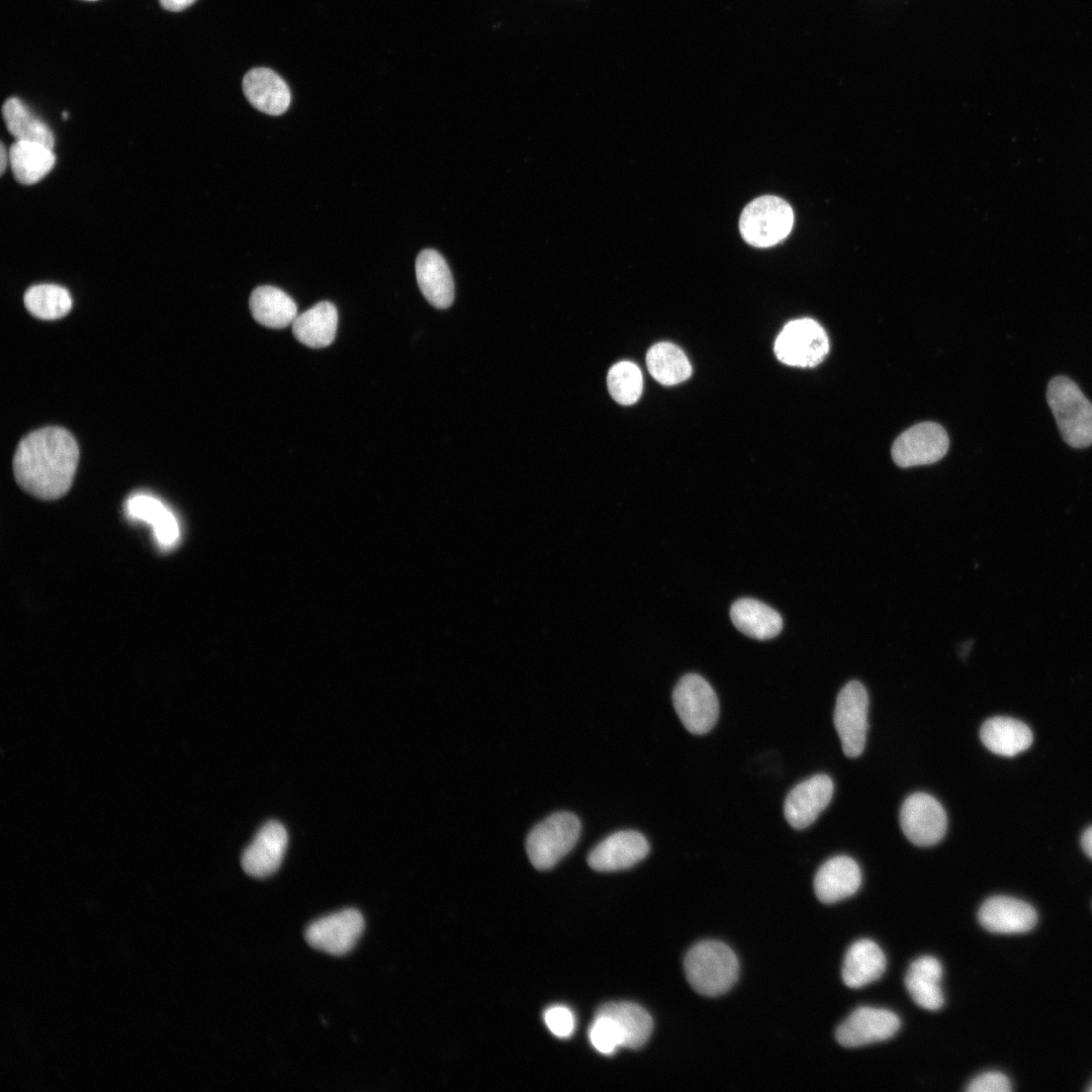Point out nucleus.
Returning a JSON list of instances; mask_svg holds the SVG:
<instances>
[{"label": "nucleus", "mask_w": 1092, "mask_h": 1092, "mask_svg": "<svg viewBox=\"0 0 1092 1092\" xmlns=\"http://www.w3.org/2000/svg\"><path fill=\"white\" fill-rule=\"evenodd\" d=\"M78 461L79 448L73 435L60 427H47L20 440L13 457V472L28 493L55 499L71 487Z\"/></svg>", "instance_id": "1"}, {"label": "nucleus", "mask_w": 1092, "mask_h": 1092, "mask_svg": "<svg viewBox=\"0 0 1092 1092\" xmlns=\"http://www.w3.org/2000/svg\"><path fill=\"white\" fill-rule=\"evenodd\" d=\"M684 969L694 990L701 995L714 997L726 993L734 985L739 965L729 946L720 941L705 940L688 951Z\"/></svg>", "instance_id": "2"}, {"label": "nucleus", "mask_w": 1092, "mask_h": 1092, "mask_svg": "<svg viewBox=\"0 0 1092 1092\" xmlns=\"http://www.w3.org/2000/svg\"><path fill=\"white\" fill-rule=\"evenodd\" d=\"M1046 400L1068 445L1074 448L1092 445V403L1073 380L1065 376L1053 378Z\"/></svg>", "instance_id": "3"}, {"label": "nucleus", "mask_w": 1092, "mask_h": 1092, "mask_svg": "<svg viewBox=\"0 0 1092 1092\" xmlns=\"http://www.w3.org/2000/svg\"><path fill=\"white\" fill-rule=\"evenodd\" d=\"M579 819L570 812H557L538 823L528 834L526 850L531 863L540 871L553 868L577 842Z\"/></svg>", "instance_id": "4"}, {"label": "nucleus", "mask_w": 1092, "mask_h": 1092, "mask_svg": "<svg viewBox=\"0 0 1092 1092\" xmlns=\"http://www.w3.org/2000/svg\"><path fill=\"white\" fill-rule=\"evenodd\" d=\"M794 212L784 199L764 195L749 202L739 218L742 238L756 248L777 245L791 233Z\"/></svg>", "instance_id": "5"}, {"label": "nucleus", "mask_w": 1092, "mask_h": 1092, "mask_svg": "<svg viewBox=\"0 0 1092 1092\" xmlns=\"http://www.w3.org/2000/svg\"><path fill=\"white\" fill-rule=\"evenodd\" d=\"M674 710L692 734L709 732L719 717V702L711 685L701 675H684L672 692Z\"/></svg>", "instance_id": "6"}, {"label": "nucleus", "mask_w": 1092, "mask_h": 1092, "mask_svg": "<svg viewBox=\"0 0 1092 1092\" xmlns=\"http://www.w3.org/2000/svg\"><path fill=\"white\" fill-rule=\"evenodd\" d=\"M777 358L790 366L814 367L829 351V341L823 328L811 318L788 323L776 339Z\"/></svg>", "instance_id": "7"}, {"label": "nucleus", "mask_w": 1092, "mask_h": 1092, "mask_svg": "<svg viewBox=\"0 0 1092 1092\" xmlns=\"http://www.w3.org/2000/svg\"><path fill=\"white\" fill-rule=\"evenodd\" d=\"M868 708V693L857 680L848 681L837 695L833 722L847 757H856L864 749Z\"/></svg>", "instance_id": "8"}, {"label": "nucleus", "mask_w": 1092, "mask_h": 1092, "mask_svg": "<svg viewBox=\"0 0 1092 1092\" xmlns=\"http://www.w3.org/2000/svg\"><path fill=\"white\" fill-rule=\"evenodd\" d=\"M946 824L943 807L928 794H913L901 807V829L917 846H931L939 842L945 834Z\"/></svg>", "instance_id": "9"}, {"label": "nucleus", "mask_w": 1092, "mask_h": 1092, "mask_svg": "<svg viewBox=\"0 0 1092 1092\" xmlns=\"http://www.w3.org/2000/svg\"><path fill=\"white\" fill-rule=\"evenodd\" d=\"M948 437L938 424L925 422L903 432L892 446V458L900 467L927 465L947 452Z\"/></svg>", "instance_id": "10"}, {"label": "nucleus", "mask_w": 1092, "mask_h": 1092, "mask_svg": "<svg viewBox=\"0 0 1092 1092\" xmlns=\"http://www.w3.org/2000/svg\"><path fill=\"white\" fill-rule=\"evenodd\" d=\"M364 928V919L356 909H345L312 922L305 931L312 947L340 956L353 948Z\"/></svg>", "instance_id": "11"}, {"label": "nucleus", "mask_w": 1092, "mask_h": 1092, "mask_svg": "<svg viewBox=\"0 0 1092 1092\" xmlns=\"http://www.w3.org/2000/svg\"><path fill=\"white\" fill-rule=\"evenodd\" d=\"M900 1028V1019L894 1012L870 1006H860L837 1027L835 1038L845 1048H858L892 1037Z\"/></svg>", "instance_id": "12"}, {"label": "nucleus", "mask_w": 1092, "mask_h": 1092, "mask_svg": "<svg viewBox=\"0 0 1092 1092\" xmlns=\"http://www.w3.org/2000/svg\"><path fill=\"white\" fill-rule=\"evenodd\" d=\"M833 795V783L823 774L815 775L794 787L787 795L784 814L795 829L810 826L828 806Z\"/></svg>", "instance_id": "13"}, {"label": "nucleus", "mask_w": 1092, "mask_h": 1092, "mask_svg": "<svg viewBox=\"0 0 1092 1092\" xmlns=\"http://www.w3.org/2000/svg\"><path fill=\"white\" fill-rule=\"evenodd\" d=\"M648 852V841L640 832L622 830L597 844L587 856V863L598 872L620 871L633 867Z\"/></svg>", "instance_id": "14"}, {"label": "nucleus", "mask_w": 1092, "mask_h": 1092, "mask_svg": "<svg viewBox=\"0 0 1092 1092\" xmlns=\"http://www.w3.org/2000/svg\"><path fill=\"white\" fill-rule=\"evenodd\" d=\"M287 842L285 827L277 821L267 822L245 848L241 858L242 868L256 878L273 874L282 862Z\"/></svg>", "instance_id": "15"}, {"label": "nucleus", "mask_w": 1092, "mask_h": 1092, "mask_svg": "<svg viewBox=\"0 0 1092 1092\" xmlns=\"http://www.w3.org/2000/svg\"><path fill=\"white\" fill-rule=\"evenodd\" d=\"M978 920L993 933H1023L1034 927L1037 914L1025 901L1009 896H993L981 905Z\"/></svg>", "instance_id": "16"}, {"label": "nucleus", "mask_w": 1092, "mask_h": 1092, "mask_svg": "<svg viewBox=\"0 0 1092 1092\" xmlns=\"http://www.w3.org/2000/svg\"><path fill=\"white\" fill-rule=\"evenodd\" d=\"M124 510L128 518L152 527L161 549L170 550L178 544L181 536L179 523L161 499L149 493H135L127 498Z\"/></svg>", "instance_id": "17"}, {"label": "nucleus", "mask_w": 1092, "mask_h": 1092, "mask_svg": "<svg viewBox=\"0 0 1092 1092\" xmlns=\"http://www.w3.org/2000/svg\"><path fill=\"white\" fill-rule=\"evenodd\" d=\"M861 884V872L854 859L838 855L826 860L814 878V892L825 904L839 902L853 895Z\"/></svg>", "instance_id": "18"}, {"label": "nucleus", "mask_w": 1092, "mask_h": 1092, "mask_svg": "<svg viewBox=\"0 0 1092 1092\" xmlns=\"http://www.w3.org/2000/svg\"><path fill=\"white\" fill-rule=\"evenodd\" d=\"M243 91L251 105L270 115L284 113L291 100L285 81L268 68L250 70L243 79Z\"/></svg>", "instance_id": "19"}, {"label": "nucleus", "mask_w": 1092, "mask_h": 1092, "mask_svg": "<svg viewBox=\"0 0 1092 1092\" xmlns=\"http://www.w3.org/2000/svg\"><path fill=\"white\" fill-rule=\"evenodd\" d=\"M416 277L425 298L435 307L447 308L454 299L450 269L440 253L427 249L416 260Z\"/></svg>", "instance_id": "20"}, {"label": "nucleus", "mask_w": 1092, "mask_h": 1092, "mask_svg": "<svg viewBox=\"0 0 1092 1092\" xmlns=\"http://www.w3.org/2000/svg\"><path fill=\"white\" fill-rule=\"evenodd\" d=\"M942 966L931 956L914 960L906 973L905 986L913 1001L923 1009L936 1011L944 1003L940 986Z\"/></svg>", "instance_id": "21"}, {"label": "nucleus", "mask_w": 1092, "mask_h": 1092, "mask_svg": "<svg viewBox=\"0 0 1092 1092\" xmlns=\"http://www.w3.org/2000/svg\"><path fill=\"white\" fill-rule=\"evenodd\" d=\"M886 957L881 947L873 940L862 938L853 942L847 949L841 976L849 988H861L877 981L886 970Z\"/></svg>", "instance_id": "22"}, {"label": "nucleus", "mask_w": 1092, "mask_h": 1092, "mask_svg": "<svg viewBox=\"0 0 1092 1092\" xmlns=\"http://www.w3.org/2000/svg\"><path fill=\"white\" fill-rule=\"evenodd\" d=\"M983 744L993 753L1001 756H1015L1026 750L1032 743L1033 734L1023 722L1004 716L986 720L980 729Z\"/></svg>", "instance_id": "23"}, {"label": "nucleus", "mask_w": 1092, "mask_h": 1092, "mask_svg": "<svg viewBox=\"0 0 1092 1092\" xmlns=\"http://www.w3.org/2000/svg\"><path fill=\"white\" fill-rule=\"evenodd\" d=\"M730 618L741 633L758 640L771 639L783 628V619L776 610L750 598L737 600L731 606Z\"/></svg>", "instance_id": "24"}, {"label": "nucleus", "mask_w": 1092, "mask_h": 1092, "mask_svg": "<svg viewBox=\"0 0 1092 1092\" xmlns=\"http://www.w3.org/2000/svg\"><path fill=\"white\" fill-rule=\"evenodd\" d=\"M338 328V310L330 301H321L300 313L292 323L294 338L310 348L331 345Z\"/></svg>", "instance_id": "25"}, {"label": "nucleus", "mask_w": 1092, "mask_h": 1092, "mask_svg": "<svg viewBox=\"0 0 1092 1092\" xmlns=\"http://www.w3.org/2000/svg\"><path fill=\"white\" fill-rule=\"evenodd\" d=\"M249 306L255 321L270 329L286 328L297 316L294 300L283 290L270 285L256 287Z\"/></svg>", "instance_id": "26"}, {"label": "nucleus", "mask_w": 1092, "mask_h": 1092, "mask_svg": "<svg viewBox=\"0 0 1092 1092\" xmlns=\"http://www.w3.org/2000/svg\"><path fill=\"white\" fill-rule=\"evenodd\" d=\"M8 154L13 176L23 185L40 181L56 163L53 149L35 142L16 141L10 146Z\"/></svg>", "instance_id": "27"}, {"label": "nucleus", "mask_w": 1092, "mask_h": 1092, "mask_svg": "<svg viewBox=\"0 0 1092 1092\" xmlns=\"http://www.w3.org/2000/svg\"><path fill=\"white\" fill-rule=\"evenodd\" d=\"M598 1014L612 1018L622 1032L624 1048L639 1049L648 1040L653 1022L649 1013L631 1002H611L601 1006Z\"/></svg>", "instance_id": "28"}, {"label": "nucleus", "mask_w": 1092, "mask_h": 1092, "mask_svg": "<svg viewBox=\"0 0 1092 1092\" xmlns=\"http://www.w3.org/2000/svg\"><path fill=\"white\" fill-rule=\"evenodd\" d=\"M2 116L8 131L16 141L40 143L53 149L55 136L51 128L17 97L8 98L3 103Z\"/></svg>", "instance_id": "29"}, {"label": "nucleus", "mask_w": 1092, "mask_h": 1092, "mask_svg": "<svg viewBox=\"0 0 1092 1092\" xmlns=\"http://www.w3.org/2000/svg\"><path fill=\"white\" fill-rule=\"evenodd\" d=\"M646 364L651 376L663 385L678 384L692 374L686 354L668 342L653 345L647 352Z\"/></svg>", "instance_id": "30"}, {"label": "nucleus", "mask_w": 1092, "mask_h": 1092, "mask_svg": "<svg viewBox=\"0 0 1092 1092\" xmlns=\"http://www.w3.org/2000/svg\"><path fill=\"white\" fill-rule=\"evenodd\" d=\"M26 309L41 320H57L66 315L72 308L69 291L57 284H37L24 293Z\"/></svg>", "instance_id": "31"}, {"label": "nucleus", "mask_w": 1092, "mask_h": 1092, "mask_svg": "<svg viewBox=\"0 0 1092 1092\" xmlns=\"http://www.w3.org/2000/svg\"><path fill=\"white\" fill-rule=\"evenodd\" d=\"M608 389L615 401L623 405L635 403L642 392L643 378L638 366L630 361L613 365L607 376Z\"/></svg>", "instance_id": "32"}, {"label": "nucleus", "mask_w": 1092, "mask_h": 1092, "mask_svg": "<svg viewBox=\"0 0 1092 1092\" xmlns=\"http://www.w3.org/2000/svg\"><path fill=\"white\" fill-rule=\"evenodd\" d=\"M588 1039L595 1050L605 1056L624 1048V1039L616 1022L607 1015L596 1013L588 1028Z\"/></svg>", "instance_id": "33"}, {"label": "nucleus", "mask_w": 1092, "mask_h": 1092, "mask_svg": "<svg viewBox=\"0 0 1092 1092\" xmlns=\"http://www.w3.org/2000/svg\"><path fill=\"white\" fill-rule=\"evenodd\" d=\"M544 1021L548 1029L557 1037H570L575 1030V1016L563 1005H554L544 1012Z\"/></svg>", "instance_id": "34"}, {"label": "nucleus", "mask_w": 1092, "mask_h": 1092, "mask_svg": "<svg viewBox=\"0 0 1092 1092\" xmlns=\"http://www.w3.org/2000/svg\"><path fill=\"white\" fill-rule=\"evenodd\" d=\"M1012 1089L1006 1075L989 1071L975 1077L967 1087L968 1092H1008Z\"/></svg>", "instance_id": "35"}, {"label": "nucleus", "mask_w": 1092, "mask_h": 1092, "mask_svg": "<svg viewBox=\"0 0 1092 1092\" xmlns=\"http://www.w3.org/2000/svg\"><path fill=\"white\" fill-rule=\"evenodd\" d=\"M161 5L170 11H180L190 6L195 0H159Z\"/></svg>", "instance_id": "36"}, {"label": "nucleus", "mask_w": 1092, "mask_h": 1092, "mask_svg": "<svg viewBox=\"0 0 1092 1092\" xmlns=\"http://www.w3.org/2000/svg\"><path fill=\"white\" fill-rule=\"evenodd\" d=\"M1081 845L1085 853L1092 858V826L1088 827L1082 834Z\"/></svg>", "instance_id": "37"}, {"label": "nucleus", "mask_w": 1092, "mask_h": 1092, "mask_svg": "<svg viewBox=\"0 0 1092 1092\" xmlns=\"http://www.w3.org/2000/svg\"><path fill=\"white\" fill-rule=\"evenodd\" d=\"M9 164V154L4 144L0 146V173L3 174Z\"/></svg>", "instance_id": "38"}, {"label": "nucleus", "mask_w": 1092, "mask_h": 1092, "mask_svg": "<svg viewBox=\"0 0 1092 1092\" xmlns=\"http://www.w3.org/2000/svg\"><path fill=\"white\" fill-rule=\"evenodd\" d=\"M62 116H63V118L67 119L68 118V112L64 111Z\"/></svg>", "instance_id": "39"}, {"label": "nucleus", "mask_w": 1092, "mask_h": 1092, "mask_svg": "<svg viewBox=\"0 0 1092 1092\" xmlns=\"http://www.w3.org/2000/svg\"><path fill=\"white\" fill-rule=\"evenodd\" d=\"M1089 1091H1091V1092H1092V1085L1090 1086V1088H1089Z\"/></svg>", "instance_id": "40"}]
</instances>
